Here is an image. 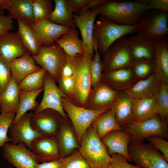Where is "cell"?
Listing matches in <instances>:
<instances>
[{"mask_svg": "<svg viewBox=\"0 0 168 168\" xmlns=\"http://www.w3.org/2000/svg\"><path fill=\"white\" fill-rule=\"evenodd\" d=\"M130 135V140L142 142L144 139L152 136L168 138V121L156 114L141 122L133 121L123 128Z\"/></svg>", "mask_w": 168, "mask_h": 168, "instance_id": "obj_5", "label": "cell"}, {"mask_svg": "<svg viewBox=\"0 0 168 168\" xmlns=\"http://www.w3.org/2000/svg\"><path fill=\"white\" fill-rule=\"evenodd\" d=\"M155 54L153 73L161 82L168 84V42L166 40L155 43Z\"/></svg>", "mask_w": 168, "mask_h": 168, "instance_id": "obj_26", "label": "cell"}, {"mask_svg": "<svg viewBox=\"0 0 168 168\" xmlns=\"http://www.w3.org/2000/svg\"><path fill=\"white\" fill-rule=\"evenodd\" d=\"M153 61L133 60L131 68L137 80L146 78L153 73Z\"/></svg>", "mask_w": 168, "mask_h": 168, "instance_id": "obj_40", "label": "cell"}, {"mask_svg": "<svg viewBox=\"0 0 168 168\" xmlns=\"http://www.w3.org/2000/svg\"><path fill=\"white\" fill-rule=\"evenodd\" d=\"M147 138L151 144L162 152L164 159L168 162V142L158 136H152Z\"/></svg>", "mask_w": 168, "mask_h": 168, "instance_id": "obj_45", "label": "cell"}, {"mask_svg": "<svg viewBox=\"0 0 168 168\" xmlns=\"http://www.w3.org/2000/svg\"><path fill=\"white\" fill-rule=\"evenodd\" d=\"M32 8L33 24L49 21L50 16L53 11L51 0H32Z\"/></svg>", "mask_w": 168, "mask_h": 168, "instance_id": "obj_37", "label": "cell"}, {"mask_svg": "<svg viewBox=\"0 0 168 168\" xmlns=\"http://www.w3.org/2000/svg\"><path fill=\"white\" fill-rule=\"evenodd\" d=\"M106 146L110 156L118 153L125 156L128 161L131 158L128 152V146L130 140V135L124 131H114L105 136L101 139Z\"/></svg>", "mask_w": 168, "mask_h": 168, "instance_id": "obj_25", "label": "cell"}, {"mask_svg": "<svg viewBox=\"0 0 168 168\" xmlns=\"http://www.w3.org/2000/svg\"><path fill=\"white\" fill-rule=\"evenodd\" d=\"M168 12L161 11L151 16L145 14L138 24L140 33L156 43L166 40L168 34Z\"/></svg>", "mask_w": 168, "mask_h": 168, "instance_id": "obj_10", "label": "cell"}, {"mask_svg": "<svg viewBox=\"0 0 168 168\" xmlns=\"http://www.w3.org/2000/svg\"><path fill=\"white\" fill-rule=\"evenodd\" d=\"M18 84L12 77L8 85L0 94L1 114L13 112L16 113L19 101Z\"/></svg>", "mask_w": 168, "mask_h": 168, "instance_id": "obj_29", "label": "cell"}, {"mask_svg": "<svg viewBox=\"0 0 168 168\" xmlns=\"http://www.w3.org/2000/svg\"><path fill=\"white\" fill-rule=\"evenodd\" d=\"M128 152L131 161L142 168H168V163L151 144L130 141Z\"/></svg>", "mask_w": 168, "mask_h": 168, "instance_id": "obj_6", "label": "cell"}, {"mask_svg": "<svg viewBox=\"0 0 168 168\" xmlns=\"http://www.w3.org/2000/svg\"><path fill=\"white\" fill-rule=\"evenodd\" d=\"M99 15L120 25L138 24L150 10L147 6L137 1H109L98 6Z\"/></svg>", "mask_w": 168, "mask_h": 168, "instance_id": "obj_1", "label": "cell"}, {"mask_svg": "<svg viewBox=\"0 0 168 168\" xmlns=\"http://www.w3.org/2000/svg\"><path fill=\"white\" fill-rule=\"evenodd\" d=\"M47 72L43 68L26 76L19 84L20 90L32 91L44 88V79Z\"/></svg>", "mask_w": 168, "mask_h": 168, "instance_id": "obj_36", "label": "cell"}, {"mask_svg": "<svg viewBox=\"0 0 168 168\" xmlns=\"http://www.w3.org/2000/svg\"><path fill=\"white\" fill-rule=\"evenodd\" d=\"M72 9L73 12L79 14L91 8V0H65Z\"/></svg>", "mask_w": 168, "mask_h": 168, "instance_id": "obj_47", "label": "cell"}, {"mask_svg": "<svg viewBox=\"0 0 168 168\" xmlns=\"http://www.w3.org/2000/svg\"><path fill=\"white\" fill-rule=\"evenodd\" d=\"M119 92L102 80L92 88L84 108L96 111L109 110L114 105Z\"/></svg>", "mask_w": 168, "mask_h": 168, "instance_id": "obj_12", "label": "cell"}, {"mask_svg": "<svg viewBox=\"0 0 168 168\" xmlns=\"http://www.w3.org/2000/svg\"><path fill=\"white\" fill-rule=\"evenodd\" d=\"M93 47L94 55L91 68V83L92 88L101 80L103 72L102 62L97 47V41L93 36Z\"/></svg>", "mask_w": 168, "mask_h": 168, "instance_id": "obj_38", "label": "cell"}, {"mask_svg": "<svg viewBox=\"0 0 168 168\" xmlns=\"http://www.w3.org/2000/svg\"><path fill=\"white\" fill-rule=\"evenodd\" d=\"M132 100L134 115L133 121H143L157 114L155 97Z\"/></svg>", "mask_w": 168, "mask_h": 168, "instance_id": "obj_34", "label": "cell"}, {"mask_svg": "<svg viewBox=\"0 0 168 168\" xmlns=\"http://www.w3.org/2000/svg\"><path fill=\"white\" fill-rule=\"evenodd\" d=\"M99 8L97 6L73 15L76 26L79 29L82 35L83 55L92 59L94 55L93 47L94 26L96 17L99 15Z\"/></svg>", "mask_w": 168, "mask_h": 168, "instance_id": "obj_11", "label": "cell"}, {"mask_svg": "<svg viewBox=\"0 0 168 168\" xmlns=\"http://www.w3.org/2000/svg\"><path fill=\"white\" fill-rule=\"evenodd\" d=\"M5 13L4 10H2L0 7V14L4 15Z\"/></svg>", "mask_w": 168, "mask_h": 168, "instance_id": "obj_52", "label": "cell"}, {"mask_svg": "<svg viewBox=\"0 0 168 168\" xmlns=\"http://www.w3.org/2000/svg\"><path fill=\"white\" fill-rule=\"evenodd\" d=\"M12 77L18 84L29 74L40 70L42 67L37 65L30 54L28 51L22 56L10 62Z\"/></svg>", "mask_w": 168, "mask_h": 168, "instance_id": "obj_28", "label": "cell"}, {"mask_svg": "<svg viewBox=\"0 0 168 168\" xmlns=\"http://www.w3.org/2000/svg\"><path fill=\"white\" fill-rule=\"evenodd\" d=\"M11 78L10 62L0 55V94L6 88Z\"/></svg>", "mask_w": 168, "mask_h": 168, "instance_id": "obj_43", "label": "cell"}, {"mask_svg": "<svg viewBox=\"0 0 168 168\" xmlns=\"http://www.w3.org/2000/svg\"><path fill=\"white\" fill-rule=\"evenodd\" d=\"M35 168H60L59 160L38 163L36 165Z\"/></svg>", "mask_w": 168, "mask_h": 168, "instance_id": "obj_51", "label": "cell"}, {"mask_svg": "<svg viewBox=\"0 0 168 168\" xmlns=\"http://www.w3.org/2000/svg\"><path fill=\"white\" fill-rule=\"evenodd\" d=\"M13 27L12 19L8 16L0 14V35L9 32Z\"/></svg>", "mask_w": 168, "mask_h": 168, "instance_id": "obj_49", "label": "cell"}, {"mask_svg": "<svg viewBox=\"0 0 168 168\" xmlns=\"http://www.w3.org/2000/svg\"><path fill=\"white\" fill-rule=\"evenodd\" d=\"M43 91L44 88L32 91L20 90L18 109L12 124H17L22 116L27 111L35 110L37 108L39 104L36 101V99L38 95Z\"/></svg>", "mask_w": 168, "mask_h": 168, "instance_id": "obj_35", "label": "cell"}, {"mask_svg": "<svg viewBox=\"0 0 168 168\" xmlns=\"http://www.w3.org/2000/svg\"><path fill=\"white\" fill-rule=\"evenodd\" d=\"M74 75L73 69L68 59L67 61L64 64L60 69L59 77H73Z\"/></svg>", "mask_w": 168, "mask_h": 168, "instance_id": "obj_50", "label": "cell"}, {"mask_svg": "<svg viewBox=\"0 0 168 168\" xmlns=\"http://www.w3.org/2000/svg\"><path fill=\"white\" fill-rule=\"evenodd\" d=\"M56 81L47 72L44 79V94L42 99L33 114H36L47 109L57 111L63 119H68L61 103L62 97H67L56 85Z\"/></svg>", "mask_w": 168, "mask_h": 168, "instance_id": "obj_13", "label": "cell"}, {"mask_svg": "<svg viewBox=\"0 0 168 168\" xmlns=\"http://www.w3.org/2000/svg\"><path fill=\"white\" fill-rule=\"evenodd\" d=\"M18 32L25 47L31 56L37 55L40 46L38 35L30 26L19 20H17Z\"/></svg>", "mask_w": 168, "mask_h": 168, "instance_id": "obj_33", "label": "cell"}, {"mask_svg": "<svg viewBox=\"0 0 168 168\" xmlns=\"http://www.w3.org/2000/svg\"><path fill=\"white\" fill-rule=\"evenodd\" d=\"M138 24L130 26L119 25L100 16L95 23L93 36L97 41L98 51L104 54L110 46L119 38L137 33Z\"/></svg>", "mask_w": 168, "mask_h": 168, "instance_id": "obj_4", "label": "cell"}, {"mask_svg": "<svg viewBox=\"0 0 168 168\" xmlns=\"http://www.w3.org/2000/svg\"><path fill=\"white\" fill-rule=\"evenodd\" d=\"M112 108L117 122L122 128L134 121L132 100L124 91L119 92Z\"/></svg>", "mask_w": 168, "mask_h": 168, "instance_id": "obj_27", "label": "cell"}, {"mask_svg": "<svg viewBox=\"0 0 168 168\" xmlns=\"http://www.w3.org/2000/svg\"><path fill=\"white\" fill-rule=\"evenodd\" d=\"M55 42L69 56L72 57L79 54H83V42L79 38L78 32L76 29L72 28L67 32Z\"/></svg>", "mask_w": 168, "mask_h": 168, "instance_id": "obj_31", "label": "cell"}, {"mask_svg": "<svg viewBox=\"0 0 168 168\" xmlns=\"http://www.w3.org/2000/svg\"><path fill=\"white\" fill-rule=\"evenodd\" d=\"M133 61L127 39L123 37L112 44L104 54L103 72L131 67Z\"/></svg>", "mask_w": 168, "mask_h": 168, "instance_id": "obj_9", "label": "cell"}, {"mask_svg": "<svg viewBox=\"0 0 168 168\" xmlns=\"http://www.w3.org/2000/svg\"><path fill=\"white\" fill-rule=\"evenodd\" d=\"M63 109L71 121L80 145L85 132L93 122L108 111H96L78 106L73 104L67 97L61 99Z\"/></svg>", "mask_w": 168, "mask_h": 168, "instance_id": "obj_7", "label": "cell"}, {"mask_svg": "<svg viewBox=\"0 0 168 168\" xmlns=\"http://www.w3.org/2000/svg\"><path fill=\"white\" fill-rule=\"evenodd\" d=\"M156 114L162 119L168 120V84L161 82L159 91L156 97Z\"/></svg>", "mask_w": 168, "mask_h": 168, "instance_id": "obj_39", "label": "cell"}, {"mask_svg": "<svg viewBox=\"0 0 168 168\" xmlns=\"http://www.w3.org/2000/svg\"><path fill=\"white\" fill-rule=\"evenodd\" d=\"M31 150L38 155L40 161L43 162L58 160L61 158L57 137H38L32 142Z\"/></svg>", "mask_w": 168, "mask_h": 168, "instance_id": "obj_19", "label": "cell"}, {"mask_svg": "<svg viewBox=\"0 0 168 168\" xmlns=\"http://www.w3.org/2000/svg\"><path fill=\"white\" fill-rule=\"evenodd\" d=\"M55 7L49 21L55 24L76 29V26L73 18V11L65 0H54Z\"/></svg>", "mask_w": 168, "mask_h": 168, "instance_id": "obj_30", "label": "cell"}, {"mask_svg": "<svg viewBox=\"0 0 168 168\" xmlns=\"http://www.w3.org/2000/svg\"><path fill=\"white\" fill-rule=\"evenodd\" d=\"M16 114L10 112L0 114V148L7 142L12 141V138L8 137L7 133Z\"/></svg>", "mask_w": 168, "mask_h": 168, "instance_id": "obj_42", "label": "cell"}, {"mask_svg": "<svg viewBox=\"0 0 168 168\" xmlns=\"http://www.w3.org/2000/svg\"><path fill=\"white\" fill-rule=\"evenodd\" d=\"M160 83L153 73L146 78L137 80L124 91L133 100L155 97Z\"/></svg>", "mask_w": 168, "mask_h": 168, "instance_id": "obj_24", "label": "cell"}, {"mask_svg": "<svg viewBox=\"0 0 168 168\" xmlns=\"http://www.w3.org/2000/svg\"><path fill=\"white\" fill-rule=\"evenodd\" d=\"M78 150L90 168H108L111 157L106 146L98 136L96 128L92 124L83 135Z\"/></svg>", "mask_w": 168, "mask_h": 168, "instance_id": "obj_3", "label": "cell"}, {"mask_svg": "<svg viewBox=\"0 0 168 168\" xmlns=\"http://www.w3.org/2000/svg\"><path fill=\"white\" fill-rule=\"evenodd\" d=\"M127 40L133 60H154L155 54V43L147 37L137 33Z\"/></svg>", "mask_w": 168, "mask_h": 168, "instance_id": "obj_18", "label": "cell"}, {"mask_svg": "<svg viewBox=\"0 0 168 168\" xmlns=\"http://www.w3.org/2000/svg\"><path fill=\"white\" fill-rule=\"evenodd\" d=\"M110 156L111 161L108 168H142L137 165L128 163L126 158L120 154L114 153Z\"/></svg>", "mask_w": 168, "mask_h": 168, "instance_id": "obj_46", "label": "cell"}, {"mask_svg": "<svg viewBox=\"0 0 168 168\" xmlns=\"http://www.w3.org/2000/svg\"><path fill=\"white\" fill-rule=\"evenodd\" d=\"M35 62L45 69L57 82L60 69L67 61L68 55L55 42L47 47L40 46L38 54L31 56Z\"/></svg>", "mask_w": 168, "mask_h": 168, "instance_id": "obj_8", "label": "cell"}, {"mask_svg": "<svg viewBox=\"0 0 168 168\" xmlns=\"http://www.w3.org/2000/svg\"><path fill=\"white\" fill-rule=\"evenodd\" d=\"M32 114V113H25L17 124H11L9 128L12 143L16 144L22 142L30 150L32 141L38 137L43 136L31 126L30 120Z\"/></svg>", "mask_w": 168, "mask_h": 168, "instance_id": "obj_17", "label": "cell"}, {"mask_svg": "<svg viewBox=\"0 0 168 168\" xmlns=\"http://www.w3.org/2000/svg\"><path fill=\"white\" fill-rule=\"evenodd\" d=\"M3 147V157L16 168H35L40 161L38 155L22 142L6 143Z\"/></svg>", "mask_w": 168, "mask_h": 168, "instance_id": "obj_14", "label": "cell"}, {"mask_svg": "<svg viewBox=\"0 0 168 168\" xmlns=\"http://www.w3.org/2000/svg\"><path fill=\"white\" fill-rule=\"evenodd\" d=\"M28 51L18 31L0 35V55L7 61L20 58Z\"/></svg>", "mask_w": 168, "mask_h": 168, "instance_id": "obj_20", "label": "cell"}, {"mask_svg": "<svg viewBox=\"0 0 168 168\" xmlns=\"http://www.w3.org/2000/svg\"><path fill=\"white\" fill-rule=\"evenodd\" d=\"M59 161L60 168H90L78 150H75L67 157L61 158Z\"/></svg>", "mask_w": 168, "mask_h": 168, "instance_id": "obj_41", "label": "cell"}, {"mask_svg": "<svg viewBox=\"0 0 168 168\" xmlns=\"http://www.w3.org/2000/svg\"><path fill=\"white\" fill-rule=\"evenodd\" d=\"M91 124L96 128L97 134L100 139L112 131H123V128L117 122L113 108L101 114Z\"/></svg>", "mask_w": 168, "mask_h": 168, "instance_id": "obj_32", "label": "cell"}, {"mask_svg": "<svg viewBox=\"0 0 168 168\" xmlns=\"http://www.w3.org/2000/svg\"><path fill=\"white\" fill-rule=\"evenodd\" d=\"M138 2L148 7L150 10L156 9L168 12V0H139Z\"/></svg>", "mask_w": 168, "mask_h": 168, "instance_id": "obj_48", "label": "cell"}, {"mask_svg": "<svg viewBox=\"0 0 168 168\" xmlns=\"http://www.w3.org/2000/svg\"><path fill=\"white\" fill-rule=\"evenodd\" d=\"M58 87L66 97L70 99L71 97L74 88L73 77H59L57 81Z\"/></svg>", "mask_w": 168, "mask_h": 168, "instance_id": "obj_44", "label": "cell"}, {"mask_svg": "<svg viewBox=\"0 0 168 168\" xmlns=\"http://www.w3.org/2000/svg\"><path fill=\"white\" fill-rule=\"evenodd\" d=\"M0 7L9 12L8 16L29 25L34 23L32 0H0Z\"/></svg>", "mask_w": 168, "mask_h": 168, "instance_id": "obj_22", "label": "cell"}, {"mask_svg": "<svg viewBox=\"0 0 168 168\" xmlns=\"http://www.w3.org/2000/svg\"><path fill=\"white\" fill-rule=\"evenodd\" d=\"M62 117L56 111L47 109L42 112L33 114L30 119L31 126L43 136L57 137Z\"/></svg>", "mask_w": 168, "mask_h": 168, "instance_id": "obj_15", "label": "cell"}, {"mask_svg": "<svg viewBox=\"0 0 168 168\" xmlns=\"http://www.w3.org/2000/svg\"><path fill=\"white\" fill-rule=\"evenodd\" d=\"M36 33L41 46L47 47L55 42L72 28L45 21L30 25Z\"/></svg>", "mask_w": 168, "mask_h": 168, "instance_id": "obj_21", "label": "cell"}, {"mask_svg": "<svg viewBox=\"0 0 168 168\" xmlns=\"http://www.w3.org/2000/svg\"><path fill=\"white\" fill-rule=\"evenodd\" d=\"M68 60L73 69L74 88L69 99L74 105L84 108L92 87L91 68L92 59L79 54L68 56Z\"/></svg>", "mask_w": 168, "mask_h": 168, "instance_id": "obj_2", "label": "cell"}, {"mask_svg": "<svg viewBox=\"0 0 168 168\" xmlns=\"http://www.w3.org/2000/svg\"><path fill=\"white\" fill-rule=\"evenodd\" d=\"M57 137L58 148L61 158L68 156L75 150H79L80 147L74 127L68 119L65 120L61 117Z\"/></svg>", "mask_w": 168, "mask_h": 168, "instance_id": "obj_16", "label": "cell"}, {"mask_svg": "<svg viewBox=\"0 0 168 168\" xmlns=\"http://www.w3.org/2000/svg\"><path fill=\"white\" fill-rule=\"evenodd\" d=\"M102 80L119 92L127 90L137 81L131 67L103 72Z\"/></svg>", "mask_w": 168, "mask_h": 168, "instance_id": "obj_23", "label": "cell"}]
</instances>
